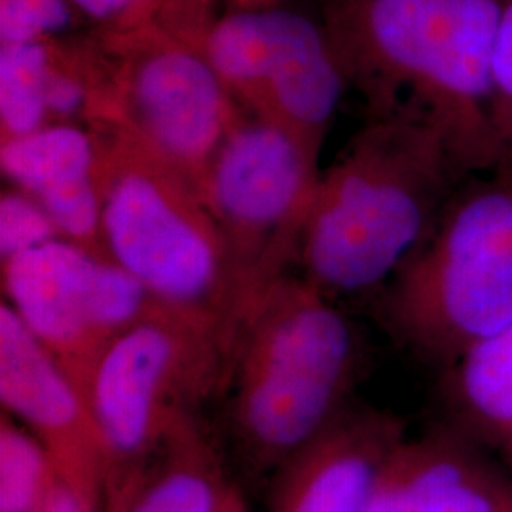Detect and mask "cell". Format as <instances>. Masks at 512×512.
Instances as JSON below:
<instances>
[{
    "label": "cell",
    "instance_id": "1",
    "mask_svg": "<svg viewBox=\"0 0 512 512\" xmlns=\"http://www.w3.org/2000/svg\"><path fill=\"white\" fill-rule=\"evenodd\" d=\"M511 2L330 0L325 33L374 118L421 116L467 171H492V61Z\"/></svg>",
    "mask_w": 512,
    "mask_h": 512
},
{
    "label": "cell",
    "instance_id": "2",
    "mask_svg": "<svg viewBox=\"0 0 512 512\" xmlns=\"http://www.w3.org/2000/svg\"><path fill=\"white\" fill-rule=\"evenodd\" d=\"M469 173L429 120L376 116L319 177L296 274L332 300L385 287Z\"/></svg>",
    "mask_w": 512,
    "mask_h": 512
},
{
    "label": "cell",
    "instance_id": "3",
    "mask_svg": "<svg viewBox=\"0 0 512 512\" xmlns=\"http://www.w3.org/2000/svg\"><path fill=\"white\" fill-rule=\"evenodd\" d=\"M359 336L336 302L302 275L283 277L243 315L224 393L241 463L274 476L349 408Z\"/></svg>",
    "mask_w": 512,
    "mask_h": 512
},
{
    "label": "cell",
    "instance_id": "4",
    "mask_svg": "<svg viewBox=\"0 0 512 512\" xmlns=\"http://www.w3.org/2000/svg\"><path fill=\"white\" fill-rule=\"evenodd\" d=\"M110 258L167 306L236 334L238 293L200 186L122 124L90 129Z\"/></svg>",
    "mask_w": 512,
    "mask_h": 512
},
{
    "label": "cell",
    "instance_id": "5",
    "mask_svg": "<svg viewBox=\"0 0 512 512\" xmlns=\"http://www.w3.org/2000/svg\"><path fill=\"white\" fill-rule=\"evenodd\" d=\"M380 315L403 346L454 365L512 321V167L463 188L382 287Z\"/></svg>",
    "mask_w": 512,
    "mask_h": 512
},
{
    "label": "cell",
    "instance_id": "6",
    "mask_svg": "<svg viewBox=\"0 0 512 512\" xmlns=\"http://www.w3.org/2000/svg\"><path fill=\"white\" fill-rule=\"evenodd\" d=\"M232 346L234 334L220 321L171 306L110 346L90 391L110 456L105 512L169 437L224 393Z\"/></svg>",
    "mask_w": 512,
    "mask_h": 512
},
{
    "label": "cell",
    "instance_id": "7",
    "mask_svg": "<svg viewBox=\"0 0 512 512\" xmlns=\"http://www.w3.org/2000/svg\"><path fill=\"white\" fill-rule=\"evenodd\" d=\"M317 164L319 152L289 129L251 114L239 116L203 177V200L234 275L239 321L272 285L296 274L321 177Z\"/></svg>",
    "mask_w": 512,
    "mask_h": 512
},
{
    "label": "cell",
    "instance_id": "8",
    "mask_svg": "<svg viewBox=\"0 0 512 512\" xmlns=\"http://www.w3.org/2000/svg\"><path fill=\"white\" fill-rule=\"evenodd\" d=\"M0 264L4 302L90 406L93 374L110 346L167 306L118 264L65 239Z\"/></svg>",
    "mask_w": 512,
    "mask_h": 512
},
{
    "label": "cell",
    "instance_id": "9",
    "mask_svg": "<svg viewBox=\"0 0 512 512\" xmlns=\"http://www.w3.org/2000/svg\"><path fill=\"white\" fill-rule=\"evenodd\" d=\"M114 116L202 190L203 177L239 114L202 52L158 21L112 29ZM103 126V124H101Z\"/></svg>",
    "mask_w": 512,
    "mask_h": 512
},
{
    "label": "cell",
    "instance_id": "10",
    "mask_svg": "<svg viewBox=\"0 0 512 512\" xmlns=\"http://www.w3.org/2000/svg\"><path fill=\"white\" fill-rule=\"evenodd\" d=\"M0 401L54 463L59 480L105 512L110 456L92 406L6 302L0 306Z\"/></svg>",
    "mask_w": 512,
    "mask_h": 512
},
{
    "label": "cell",
    "instance_id": "11",
    "mask_svg": "<svg viewBox=\"0 0 512 512\" xmlns=\"http://www.w3.org/2000/svg\"><path fill=\"white\" fill-rule=\"evenodd\" d=\"M346 76L325 29L296 12L262 8V38L245 105L321 154Z\"/></svg>",
    "mask_w": 512,
    "mask_h": 512
},
{
    "label": "cell",
    "instance_id": "12",
    "mask_svg": "<svg viewBox=\"0 0 512 512\" xmlns=\"http://www.w3.org/2000/svg\"><path fill=\"white\" fill-rule=\"evenodd\" d=\"M404 439L395 414L349 406L275 473L268 512H366L385 461Z\"/></svg>",
    "mask_w": 512,
    "mask_h": 512
},
{
    "label": "cell",
    "instance_id": "13",
    "mask_svg": "<svg viewBox=\"0 0 512 512\" xmlns=\"http://www.w3.org/2000/svg\"><path fill=\"white\" fill-rule=\"evenodd\" d=\"M512 482L458 427L433 429L393 450L366 512H507Z\"/></svg>",
    "mask_w": 512,
    "mask_h": 512
},
{
    "label": "cell",
    "instance_id": "14",
    "mask_svg": "<svg viewBox=\"0 0 512 512\" xmlns=\"http://www.w3.org/2000/svg\"><path fill=\"white\" fill-rule=\"evenodd\" d=\"M4 177L35 198L59 238L109 260L101 198L95 184V139L73 124H48L0 147Z\"/></svg>",
    "mask_w": 512,
    "mask_h": 512
},
{
    "label": "cell",
    "instance_id": "15",
    "mask_svg": "<svg viewBox=\"0 0 512 512\" xmlns=\"http://www.w3.org/2000/svg\"><path fill=\"white\" fill-rule=\"evenodd\" d=\"M232 484L198 416L169 437L107 512H220Z\"/></svg>",
    "mask_w": 512,
    "mask_h": 512
},
{
    "label": "cell",
    "instance_id": "16",
    "mask_svg": "<svg viewBox=\"0 0 512 512\" xmlns=\"http://www.w3.org/2000/svg\"><path fill=\"white\" fill-rule=\"evenodd\" d=\"M446 370L458 429L495 450L512 473V321Z\"/></svg>",
    "mask_w": 512,
    "mask_h": 512
},
{
    "label": "cell",
    "instance_id": "17",
    "mask_svg": "<svg viewBox=\"0 0 512 512\" xmlns=\"http://www.w3.org/2000/svg\"><path fill=\"white\" fill-rule=\"evenodd\" d=\"M48 44H2L0 50V133L2 143L35 133L50 122L46 109Z\"/></svg>",
    "mask_w": 512,
    "mask_h": 512
},
{
    "label": "cell",
    "instance_id": "18",
    "mask_svg": "<svg viewBox=\"0 0 512 512\" xmlns=\"http://www.w3.org/2000/svg\"><path fill=\"white\" fill-rule=\"evenodd\" d=\"M59 482L37 439L12 416H0V512H40Z\"/></svg>",
    "mask_w": 512,
    "mask_h": 512
},
{
    "label": "cell",
    "instance_id": "19",
    "mask_svg": "<svg viewBox=\"0 0 512 512\" xmlns=\"http://www.w3.org/2000/svg\"><path fill=\"white\" fill-rule=\"evenodd\" d=\"M59 238L55 224L44 207L29 194L12 188L0 198V258L37 249Z\"/></svg>",
    "mask_w": 512,
    "mask_h": 512
},
{
    "label": "cell",
    "instance_id": "20",
    "mask_svg": "<svg viewBox=\"0 0 512 512\" xmlns=\"http://www.w3.org/2000/svg\"><path fill=\"white\" fill-rule=\"evenodd\" d=\"M490 122L497 167H512V2L495 42Z\"/></svg>",
    "mask_w": 512,
    "mask_h": 512
},
{
    "label": "cell",
    "instance_id": "21",
    "mask_svg": "<svg viewBox=\"0 0 512 512\" xmlns=\"http://www.w3.org/2000/svg\"><path fill=\"white\" fill-rule=\"evenodd\" d=\"M69 0H0L2 44L42 42L63 31L71 12Z\"/></svg>",
    "mask_w": 512,
    "mask_h": 512
},
{
    "label": "cell",
    "instance_id": "22",
    "mask_svg": "<svg viewBox=\"0 0 512 512\" xmlns=\"http://www.w3.org/2000/svg\"><path fill=\"white\" fill-rule=\"evenodd\" d=\"M69 2L90 18L112 21V23H116L135 4V0H69Z\"/></svg>",
    "mask_w": 512,
    "mask_h": 512
},
{
    "label": "cell",
    "instance_id": "23",
    "mask_svg": "<svg viewBox=\"0 0 512 512\" xmlns=\"http://www.w3.org/2000/svg\"><path fill=\"white\" fill-rule=\"evenodd\" d=\"M169 0H135L128 12L114 23L112 29H133L156 18Z\"/></svg>",
    "mask_w": 512,
    "mask_h": 512
},
{
    "label": "cell",
    "instance_id": "24",
    "mask_svg": "<svg viewBox=\"0 0 512 512\" xmlns=\"http://www.w3.org/2000/svg\"><path fill=\"white\" fill-rule=\"evenodd\" d=\"M40 512H95L84 505L76 495L59 480L54 488L52 495L48 497V501L44 503Z\"/></svg>",
    "mask_w": 512,
    "mask_h": 512
},
{
    "label": "cell",
    "instance_id": "25",
    "mask_svg": "<svg viewBox=\"0 0 512 512\" xmlns=\"http://www.w3.org/2000/svg\"><path fill=\"white\" fill-rule=\"evenodd\" d=\"M220 512H249V507L245 503V497H243L241 490L236 486V482L232 484L230 492L226 495V499H224V503L220 507Z\"/></svg>",
    "mask_w": 512,
    "mask_h": 512
},
{
    "label": "cell",
    "instance_id": "26",
    "mask_svg": "<svg viewBox=\"0 0 512 512\" xmlns=\"http://www.w3.org/2000/svg\"><path fill=\"white\" fill-rule=\"evenodd\" d=\"M283 0H232L238 10H256V8H275Z\"/></svg>",
    "mask_w": 512,
    "mask_h": 512
},
{
    "label": "cell",
    "instance_id": "27",
    "mask_svg": "<svg viewBox=\"0 0 512 512\" xmlns=\"http://www.w3.org/2000/svg\"><path fill=\"white\" fill-rule=\"evenodd\" d=\"M507 512H512V509H511V511H507Z\"/></svg>",
    "mask_w": 512,
    "mask_h": 512
}]
</instances>
